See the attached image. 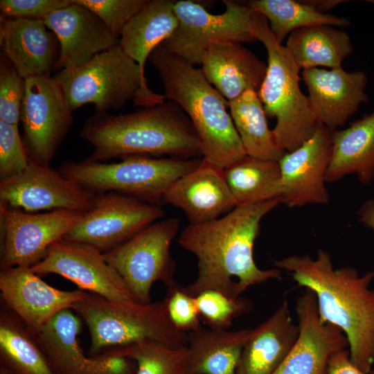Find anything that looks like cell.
I'll return each instance as SVG.
<instances>
[{
	"mask_svg": "<svg viewBox=\"0 0 374 374\" xmlns=\"http://www.w3.org/2000/svg\"><path fill=\"white\" fill-rule=\"evenodd\" d=\"M368 2H370L371 3L373 4L374 5V0H370V1H367Z\"/></svg>",
	"mask_w": 374,
	"mask_h": 374,
	"instance_id": "f6af8a7d",
	"label": "cell"
},
{
	"mask_svg": "<svg viewBox=\"0 0 374 374\" xmlns=\"http://www.w3.org/2000/svg\"><path fill=\"white\" fill-rule=\"evenodd\" d=\"M332 132L318 123L308 140L293 151L285 152L278 161L281 173V204L292 208L329 202L325 183L332 152Z\"/></svg>",
	"mask_w": 374,
	"mask_h": 374,
	"instance_id": "e0dca14e",
	"label": "cell"
},
{
	"mask_svg": "<svg viewBox=\"0 0 374 374\" xmlns=\"http://www.w3.org/2000/svg\"><path fill=\"white\" fill-rule=\"evenodd\" d=\"M148 60L161 78L165 97L177 104L192 122L204 159L225 170L247 156L227 112L229 102L208 82L201 69L161 44Z\"/></svg>",
	"mask_w": 374,
	"mask_h": 374,
	"instance_id": "277c9868",
	"label": "cell"
},
{
	"mask_svg": "<svg viewBox=\"0 0 374 374\" xmlns=\"http://www.w3.org/2000/svg\"><path fill=\"white\" fill-rule=\"evenodd\" d=\"M308 4L313 6L319 12L326 13V12L333 8L339 3L346 2L342 0H308Z\"/></svg>",
	"mask_w": 374,
	"mask_h": 374,
	"instance_id": "7bdbcfd3",
	"label": "cell"
},
{
	"mask_svg": "<svg viewBox=\"0 0 374 374\" xmlns=\"http://www.w3.org/2000/svg\"><path fill=\"white\" fill-rule=\"evenodd\" d=\"M301 75L318 123L331 130L343 126L368 100L366 93L368 79L362 71L317 67L304 69Z\"/></svg>",
	"mask_w": 374,
	"mask_h": 374,
	"instance_id": "ffe728a7",
	"label": "cell"
},
{
	"mask_svg": "<svg viewBox=\"0 0 374 374\" xmlns=\"http://www.w3.org/2000/svg\"><path fill=\"white\" fill-rule=\"evenodd\" d=\"M148 0H72L96 14L114 37L120 39L130 19Z\"/></svg>",
	"mask_w": 374,
	"mask_h": 374,
	"instance_id": "8d00e7d4",
	"label": "cell"
},
{
	"mask_svg": "<svg viewBox=\"0 0 374 374\" xmlns=\"http://www.w3.org/2000/svg\"><path fill=\"white\" fill-rule=\"evenodd\" d=\"M82 214L70 209L33 213L0 204L1 269L30 267L42 260Z\"/></svg>",
	"mask_w": 374,
	"mask_h": 374,
	"instance_id": "4fadbf2b",
	"label": "cell"
},
{
	"mask_svg": "<svg viewBox=\"0 0 374 374\" xmlns=\"http://www.w3.org/2000/svg\"><path fill=\"white\" fill-rule=\"evenodd\" d=\"M30 161L19 125L0 121V181L24 171Z\"/></svg>",
	"mask_w": 374,
	"mask_h": 374,
	"instance_id": "74e56055",
	"label": "cell"
},
{
	"mask_svg": "<svg viewBox=\"0 0 374 374\" xmlns=\"http://www.w3.org/2000/svg\"><path fill=\"white\" fill-rule=\"evenodd\" d=\"M285 47L303 70L319 66L341 67L344 59L353 50L350 38L345 31L327 25L292 31L288 35Z\"/></svg>",
	"mask_w": 374,
	"mask_h": 374,
	"instance_id": "f1b7e54d",
	"label": "cell"
},
{
	"mask_svg": "<svg viewBox=\"0 0 374 374\" xmlns=\"http://www.w3.org/2000/svg\"><path fill=\"white\" fill-rule=\"evenodd\" d=\"M326 374H374V370L365 373L357 368L350 361L349 350L346 348L331 357Z\"/></svg>",
	"mask_w": 374,
	"mask_h": 374,
	"instance_id": "60d3db41",
	"label": "cell"
},
{
	"mask_svg": "<svg viewBox=\"0 0 374 374\" xmlns=\"http://www.w3.org/2000/svg\"><path fill=\"white\" fill-rule=\"evenodd\" d=\"M21 121L23 141L34 161L50 166L73 121L63 91L51 75L25 79Z\"/></svg>",
	"mask_w": 374,
	"mask_h": 374,
	"instance_id": "7c38bea8",
	"label": "cell"
},
{
	"mask_svg": "<svg viewBox=\"0 0 374 374\" xmlns=\"http://www.w3.org/2000/svg\"><path fill=\"white\" fill-rule=\"evenodd\" d=\"M95 197L60 171L31 159L24 171L0 181V204L30 213L57 209L84 213L92 207Z\"/></svg>",
	"mask_w": 374,
	"mask_h": 374,
	"instance_id": "9a60e30c",
	"label": "cell"
},
{
	"mask_svg": "<svg viewBox=\"0 0 374 374\" xmlns=\"http://www.w3.org/2000/svg\"><path fill=\"white\" fill-rule=\"evenodd\" d=\"M230 114L247 155L278 161L285 152L278 147L258 93L244 92L229 102Z\"/></svg>",
	"mask_w": 374,
	"mask_h": 374,
	"instance_id": "f546056e",
	"label": "cell"
},
{
	"mask_svg": "<svg viewBox=\"0 0 374 374\" xmlns=\"http://www.w3.org/2000/svg\"><path fill=\"white\" fill-rule=\"evenodd\" d=\"M299 333L285 299L271 316L250 329L236 374H273L290 353Z\"/></svg>",
	"mask_w": 374,
	"mask_h": 374,
	"instance_id": "d4e9b609",
	"label": "cell"
},
{
	"mask_svg": "<svg viewBox=\"0 0 374 374\" xmlns=\"http://www.w3.org/2000/svg\"><path fill=\"white\" fill-rule=\"evenodd\" d=\"M202 159L132 156L111 163L69 161L60 168L67 179L91 192H115L160 206L170 187Z\"/></svg>",
	"mask_w": 374,
	"mask_h": 374,
	"instance_id": "ba28073f",
	"label": "cell"
},
{
	"mask_svg": "<svg viewBox=\"0 0 374 374\" xmlns=\"http://www.w3.org/2000/svg\"><path fill=\"white\" fill-rule=\"evenodd\" d=\"M71 0H1V15L11 18L43 19Z\"/></svg>",
	"mask_w": 374,
	"mask_h": 374,
	"instance_id": "ab89813d",
	"label": "cell"
},
{
	"mask_svg": "<svg viewBox=\"0 0 374 374\" xmlns=\"http://www.w3.org/2000/svg\"><path fill=\"white\" fill-rule=\"evenodd\" d=\"M43 20L59 41L56 67L60 70L81 66L120 43L96 14L72 0L70 5Z\"/></svg>",
	"mask_w": 374,
	"mask_h": 374,
	"instance_id": "44dd1931",
	"label": "cell"
},
{
	"mask_svg": "<svg viewBox=\"0 0 374 374\" xmlns=\"http://www.w3.org/2000/svg\"><path fill=\"white\" fill-rule=\"evenodd\" d=\"M175 3L170 0H148L123 30L120 44L139 66L144 76L145 62L152 51L177 27Z\"/></svg>",
	"mask_w": 374,
	"mask_h": 374,
	"instance_id": "83f0119b",
	"label": "cell"
},
{
	"mask_svg": "<svg viewBox=\"0 0 374 374\" xmlns=\"http://www.w3.org/2000/svg\"><path fill=\"white\" fill-rule=\"evenodd\" d=\"M80 136L93 147L87 159L91 161L149 154L202 156L192 122L171 100L125 114L96 112L84 123Z\"/></svg>",
	"mask_w": 374,
	"mask_h": 374,
	"instance_id": "3957f363",
	"label": "cell"
},
{
	"mask_svg": "<svg viewBox=\"0 0 374 374\" xmlns=\"http://www.w3.org/2000/svg\"><path fill=\"white\" fill-rule=\"evenodd\" d=\"M0 374H17V373L13 372L10 369L1 365V368H0Z\"/></svg>",
	"mask_w": 374,
	"mask_h": 374,
	"instance_id": "ee69618b",
	"label": "cell"
},
{
	"mask_svg": "<svg viewBox=\"0 0 374 374\" xmlns=\"http://www.w3.org/2000/svg\"><path fill=\"white\" fill-rule=\"evenodd\" d=\"M0 46L19 74L26 79L51 75L60 46L43 19L0 16Z\"/></svg>",
	"mask_w": 374,
	"mask_h": 374,
	"instance_id": "603a6c76",
	"label": "cell"
},
{
	"mask_svg": "<svg viewBox=\"0 0 374 374\" xmlns=\"http://www.w3.org/2000/svg\"><path fill=\"white\" fill-rule=\"evenodd\" d=\"M274 263L314 293L321 321L343 331L350 361L369 373L374 364V290L369 288L374 271L360 276L352 267L335 269L328 252L321 249L316 258L292 255Z\"/></svg>",
	"mask_w": 374,
	"mask_h": 374,
	"instance_id": "7a4b0ae2",
	"label": "cell"
},
{
	"mask_svg": "<svg viewBox=\"0 0 374 374\" xmlns=\"http://www.w3.org/2000/svg\"><path fill=\"white\" fill-rule=\"evenodd\" d=\"M247 6L267 19L272 34L280 44L299 28L317 25L346 28L350 25L348 19L319 12L305 1L253 0L248 1Z\"/></svg>",
	"mask_w": 374,
	"mask_h": 374,
	"instance_id": "1f68e13d",
	"label": "cell"
},
{
	"mask_svg": "<svg viewBox=\"0 0 374 374\" xmlns=\"http://www.w3.org/2000/svg\"><path fill=\"white\" fill-rule=\"evenodd\" d=\"M179 227L177 217L157 221L104 253L106 261L119 274L138 303L151 302L150 290L156 281L167 287L177 283L170 247Z\"/></svg>",
	"mask_w": 374,
	"mask_h": 374,
	"instance_id": "9c48e42d",
	"label": "cell"
},
{
	"mask_svg": "<svg viewBox=\"0 0 374 374\" xmlns=\"http://www.w3.org/2000/svg\"><path fill=\"white\" fill-rule=\"evenodd\" d=\"M30 269L39 276L60 275L79 290L113 302L138 303L119 274L106 261L104 253L87 244L57 240L49 247L45 257Z\"/></svg>",
	"mask_w": 374,
	"mask_h": 374,
	"instance_id": "5bb4252c",
	"label": "cell"
},
{
	"mask_svg": "<svg viewBox=\"0 0 374 374\" xmlns=\"http://www.w3.org/2000/svg\"><path fill=\"white\" fill-rule=\"evenodd\" d=\"M250 30L263 44L268 56L258 97L267 116L276 119L272 132L278 147L285 152L293 151L312 136L318 125L309 98L300 87L301 68L276 39L262 15L253 12Z\"/></svg>",
	"mask_w": 374,
	"mask_h": 374,
	"instance_id": "5b68a950",
	"label": "cell"
},
{
	"mask_svg": "<svg viewBox=\"0 0 374 374\" xmlns=\"http://www.w3.org/2000/svg\"><path fill=\"white\" fill-rule=\"evenodd\" d=\"M81 327L80 317L68 309L34 336L53 374H131L127 357L105 352L86 357L78 341Z\"/></svg>",
	"mask_w": 374,
	"mask_h": 374,
	"instance_id": "ac0fdd59",
	"label": "cell"
},
{
	"mask_svg": "<svg viewBox=\"0 0 374 374\" xmlns=\"http://www.w3.org/2000/svg\"><path fill=\"white\" fill-rule=\"evenodd\" d=\"M280 204L277 198L238 205L217 219L186 226L178 243L197 260V277L185 287L187 292L196 297L213 290L238 298L251 286L280 279L279 269H260L253 258L260 222Z\"/></svg>",
	"mask_w": 374,
	"mask_h": 374,
	"instance_id": "6da1fadb",
	"label": "cell"
},
{
	"mask_svg": "<svg viewBox=\"0 0 374 374\" xmlns=\"http://www.w3.org/2000/svg\"><path fill=\"white\" fill-rule=\"evenodd\" d=\"M103 352L135 361L136 374H188L187 346L175 348L147 340Z\"/></svg>",
	"mask_w": 374,
	"mask_h": 374,
	"instance_id": "836d02e7",
	"label": "cell"
},
{
	"mask_svg": "<svg viewBox=\"0 0 374 374\" xmlns=\"http://www.w3.org/2000/svg\"><path fill=\"white\" fill-rule=\"evenodd\" d=\"M222 2L225 11L214 15L199 3L188 0L175 1L177 27L161 44L195 65L201 64L205 52L214 44L256 42L250 30L251 10L233 1Z\"/></svg>",
	"mask_w": 374,
	"mask_h": 374,
	"instance_id": "30bf717a",
	"label": "cell"
},
{
	"mask_svg": "<svg viewBox=\"0 0 374 374\" xmlns=\"http://www.w3.org/2000/svg\"><path fill=\"white\" fill-rule=\"evenodd\" d=\"M355 174L363 185L374 179V111L344 130L332 132L326 182Z\"/></svg>",
	"mask_w": 374,
	"mask_h": 374,
	"instance_id": "484cf974",
	"label": "cell"
},
{
	"mask_svg": "<svg viewBox=\"0 0 374 374\" xmlns=\"http://www.w3.org/2000/svg\"><path fill=\"white\" fill-rule=\"evenodd\" d=\"M359 222L365 226L374 231V199L366 200L358 211Z\"/></svg>",
	"mask_w": 374,
	"mask_h": 374,
	"instance_id": "b9f144b4",
	"label": "cell"
},
{
	"mask_svg": "<svg viewBox=\"0 0 374 374\" xmlns=\"http://www.w3.org/2000/svg\"><path fill=\"white\" fill-rule=\"evenodd\" d=\"M1 297L33 335L59 312L73 309L88 292L56 289L40 278L30 267L1 269Z\"/></svg>",
	"mask_w": 374,
	"mask_h": 374,
	"instance_id": "2e32d148",
	"label": "cell"
},
{
	"mask_svg": "<svg viewBox=\"0 0 374 374\" xmlns=\"http://www.w3.org/2000/svg\"><path fill=\"white\" fill-rule=\"evenodd\" d=\"M0 355L17 374H53L34 336L8 308L1 311Z\"/></svg>",
	"mask_w": 374,
	"mask_h": 374,
	"instance_id": "d6a6232c",
	"label": "cell"
},
{
	"mask_svg": "<svg viewBox=\"0 0 374 374\" xmlns=\"http://www.w3.org/2000/svg\"><path fill=\"white\" fill-rule=\"evenodd\" d=\"M195 299L200 319L211 329H228L236 317L252 307L247 299L233 298L213 290L200 293Z\"/></svg>",
	"mask_w": 374,
	"mask_h": 374,
	"instance_id": "e575fe53",
	"label": "cell"
},
{
	"mask_svg": "<svg viewBox=\"0 0 374 374\" xmlns=\"http://www.w3.org/2000/svg\"><path fill=\"white\" fill-rule=\"evenodd\" d=\"M224 171L237 206L280 199L281 173L278 161L247 155Z\"/></svg>",
	"mask_w": 374,
	"mask_h": 374,
	"instance_id": "4dcf8cb0",
	"label": "cell"
},
{
	"mask_svg": "<svg viewBox=\"0 0 374 374\" xmlns=\"http://www.w3.org/2000/svg\"><path fill=\"white\" fill-rule=\"evenodd\" d=\"M201 65L206 79L228 102L248 90L258 91L267 72V65L236 42L211 45Z\"/></svg>",
	"mask_w": 374,
	"mask_h": 374,
	"instance_id": "cb8c5ba5",
	"label": "cell"
},
{
	"mask_svg": "<svg viewBox=\"0 0 374 374\" xmlns=\"http://www.w3.org/2000/svg\"><path fill=\"white\" fill-rule=\"evenodd\" d=\"M163 215L159 206L134 197L115 192L99 193L92 207L63 239L89 244L104 253Z\"/></svg>",
	"mask_w": 374,
	"mask_h": 374,
	"instance_id": "8fae6325",
	"label": "cell"
},
{
	"mask_svg": "<svg viewBox=\"0 0 374 374\" xmlns=\"http://www.w3.org/2000/svg\"><path fill=\"white\" fill-rule=\"evenodd\" d=\"M249 330L202 326L187 333L188 374H236Z\"/></svg>",
	"mask_w": 374,
	"mask_h": 374,
	"instance_id": "4316f807",
	"label": "cell"
},
{
	"mask_svg": "<svg viewBox=\"0 0 374 374\" xmlns=\"http://www.w3.org/2000/svg\"><path fill=\"white\" fill-rule=\"evenodd\" d=\"M295 310L298 338L273 374H326L331 357L348 347L347 337L337 326L321 321L316 296L310 289L297 298Z\"/></svg>",
	"mask_w": 374,
	"mask_h": 374,
	"instance_id": "d6986e66",
	"label": "cell"
},
{
	"mask_svg": "<svg viewBox=\"0 0 374 374\" xmlns=\"http://www.w3.org/2000/svg\"><path fill=\"white\" fill-rule=\"evenodd\" d=\"M73 310L88 327L89 353L93 356L109 348L147 340L175 348L187 345V333L171 323L163 301L120 303L87 292Z\"/></svg>",
	"mask_w": 374,
	"mask_h": 374,
	"instance_id": "52a82bcc",
	"label": "cell"
},
{
	"mask_svg": "<svg viewBox=\"0 0 374 374\" xmlns=\"http://www.w3.org/2000/svg\"><path fill=\"white\" fill-rule=\"evenodd\" d=\"M163 301L170 321L178 330L188 333L202 327L195 297L185 287L178 283L168 287Z\"/></svg>",
	"mask_w": 374,
	"mask_h": 374,
	"instance_id": "f35d334b",
	"label": "cell"
},
{
	"mask_svg": "<svg viewBox=\"0 0 374 374\" xmlns=\"http://www.w3.org/2000/svg\"><path fill=\"white\" fill-rule=\"evenodd\" d=\"M53 77L73 112L89 103L94 105L96 112H108L131 100L143 107L165 102L164 95L148 87L139 66L120 43L81 66L60 70Z\"/></svg>",
	"mask_w": 374,
	"mask_h": 374,
	"instance_id": "8992f818",
	"label": "cell"
},
{
	"mask_svg": "<svg viewBox=\"0 0 374 374\" xmlns=\"http://www.w3.org/2000/svg\"><path fill=\"white\" fill-rule=\"evenodd\" d=\"M25 79L3 53L0 57V121L19 125L25 96Z\"/></svg>",
	"mask_w": 374,
	"mask_h": 374,
	"instance_id": "d590c367",
	"label": "cell"
},
{
	"mask_svg": "<svg viewBox=\"0 0 374 374\" xmlns=\"http://www.w3.org/2000/svg\"><path fill=\"white\" fill-rule=\"evenodd\" d=\"M163 202L181 209L190 224L217 219L237 206L224 170L203 158L196 168L170 187Z\"/></svg>",
	"mask_w": 374,
	"mask_h": 374,
	"instance_id": "7402d4cb",
	"label": "cell"
}]
</instances>
